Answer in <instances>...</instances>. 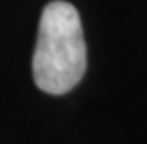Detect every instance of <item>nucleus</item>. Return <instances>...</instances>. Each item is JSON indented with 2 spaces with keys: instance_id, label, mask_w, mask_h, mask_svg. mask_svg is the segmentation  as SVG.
Wrapping results in <instances>:
<instances>
[{
  "instance_id": "obj_1",
  "label": "nucleus",
  "mask_w": 147,
  "mask_h": 144,
  "mask_svg": "<svg viewBox=\"0 0 147 144\" xmlns=\"http://www.w3.org/2000/svg\"><path fill=\"white\" fill-rule=\"evenodd\" d=\"M87 45L78 9L70 2L55 0L42 11L38 41L32 56V77L42 92L61 96L83 79Z\"/></svg>"
}]
</instances>
